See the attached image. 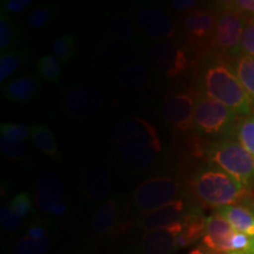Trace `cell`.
<instances>
[{
  "mask_svg": "<svg viewBox=\"0 0 254 254\" xmlns=\"http://www.w3.org/2000/svg\"><path fill=\"white\" fill-rule=\"evenodd\" d=\"M196 79L199 92L224 104L241 118L254 111V101L241 85L233 63L225 57L214 52L201 57Z\"/></svg>",
  "mask_w": 254,
  "mask_h": 254,
  "instance_id": "6da1fadb",
  "label": "cell"
},
{
  "mask_svg": "<svg viewBox=\"0 0 254 254\" xmlns=\"http://www.w3.org/2000/svg\"><path fill=\"white\" fill-rule=\"evenodd\" d=\"M112 140L120 160L134 170L154 166L164 153L157 128L138 117L119 120L112 129Z\"/></svg>",
  "mask_w": 254,
  "mask_h": 254,
  "instance_id": "7a4b0ae2",
  "label": "cell"
},
{
  "mask_svg": "<svg viewBox=\"0 0 254 254\" xmlns=\"http://www.w3.org/2000/svg\"><path fill=\"white\" fill-rule=\"evenodd\" d=\"M190 189L200 205L214 209L228 205H241L254 195L252 190L212 164L196 171L190 180Z\"/></svg>",
  "mask_w": 254,
  "mask_h": 254,
  "instance_id": "3957f363",
  "label": "cell"
},
{
  "mask_svg": "<svg viewBox=\"0 0 254 254\" xmlns=\"http://www.w3.org/2000/svg\"><path fill=\"white\" fill-rule=\"evenodd\" d=\"M208 164L214 165L252 190L254 186V158L236 138L214 140L205 148Z\"/></svg>",
  "mask_w": 254,
  "mask_h": 254,
  "instance_id": "277c9868",
  "label": "cell"
},
{
  "mask_svg": "<svg viewBox=\"0 0 254 254\" xmlns=\"http://www.w3.org/2000/svg\"><path fill=\"white\" fill-rule=\"evenodd\" d=\"M194 129L199 134L215 140L236 138L239 118L224 104L198 91L194 109Z\"/></svg>",
  "mask_w": 254,
  "mask_h": 254,
  "instance_id": "5b68a950",
  "label": "cell"
},
{
  "mask_svg": "<svg viewBox=\"0 0 254 254\" xmlns=\"http://www.w3.org/2000/svg\"><path fill=\"white\" fill-rule=\"evenodd\" d=\"M145 65L168 79H180L192 71L193 60L189 47L174 39L154 41L146 46Z\"/></svg>",
  "mask_w": 254,
  "mask_h": 254,
  "instance_id": "8992f818",
  "label": "cell"
},
{
  "mask_svg": "<svg viewBox=\"0 0 254 254\" xmlns=\"http://www.w3.org/2000/svg\"><path fill=\"white\" fill-rule=\"evenodd\" d=\"M246 21V15L234 7L231 1L218 5L217 26L212 41V52L218 53L233 63V60L241 55V36Z\"/></svg>",
  "mask_w": 254,
  "mask_h": 254,
  "instance_id": "52a82bcc",
  "label": "cell"
},
{
  "mask_svg": "<svg viewBox=\"0 0 254 254\" xmlns=\"http://www.w3.org/2000/svg\"><path fill=\"white\" fill-rule=\"evenodd\" d=\"M180 198H183L182 185L177 178L154 176L136 187L132 195V205L140 217Z\"/></svg>",
  "mask_w": 254,
  "mask_h": 254,
  "instance_id": "ba28073f",
  "label": "cell"
},
{
  "mask_svg": "<svg viewBox=\"0 0 254 254\" xmlns=\"http://www.w3.org/2000/svg\"><path fill=\"white\" fill-rule=\"evenodd\" d=\"M218 7H198L184 15L182 25L186 39V46L190 50L204 57L212 52L215 26H217Z\"/></svg>",
  "mask_w": 254,
  "mask_h": 254,
  "instance_id": "9c48e42d",
  "label": "cell"
},
{
  "mask_svg": "<svg viewBox=\"0 0 254 254\" xmlns=\"http://www.w3.org/2000/svg\"><path fill=\"white\" fill-rule=\"evenodd\" d=\"M131 18L142 36L155 41L173 39L178 23L164 6L145 4L132 9Z\"/></svg>",
  "mask_w": 254,
  "mask_h": 254,
  "instance_id": "30bf717a",
  "label": "cell"
},
{
  "mask_svg": "<svg viewBox=\"0 0 254 254\" xmlns=\"http://www.w3.org/2000/svg\"><path fill=\"white\" fill-rule=\"evenodd\" d=\"M198 91L180 90L170 94L160 107L161 118L178 132L194 129V109Z\"/></svg>",
  "mask_w": 254,
  "mask_h": 254,
  "instance_id": "8fae6325",
  "label": "cell"
},
{
  "mask_svg": "<svg viewBox=\"0 0 254 254\" xmlns=\"http://www.w3.org/2000/svg\"><path fill=\"white\" fill-rule=\"evenodd\" d=\"M105 106V98L100 91L88 86L69 88L63 98V110L69 118L88 120L99 114Z\"/></svg>",
  "mask_w": 254,
  "mask_h": 254,
  "instance_id": "7c38bea8",
  "label": "cell"
},
{
  "mask_svg": "<svg viewBox=\"0 0 254 254\" xmlns=\"http://www.w3.org/2000/svg\"><path fill=\"white\" fill-rule=\"evenodd\" d=\"M127 204L122 194H113L101 202L91 220V231L95 237L107 238L118 233L125 220Z\"/></svg>",
  "mask_w": 254,
  "mask_h": 254,
  "instance_id": "4fadbf2b",
  "label": "cell"
},
{
  "mask_svg": "<svg viewBox=\"0 0 254 254\" xmlns=\"http://www.w3.org/2000/svg\"><path fill=\"white\" fill-rule=\"evenodd\" d=\"M113 180L109 167L93 161L82 168L80 174L81 193L93 202H104L112 196Z\"/></svg>",
  "mask_w": 254,
  "mask_h": 254,
  "instance_id": "5bb4252c",
  "label": "cell"
},
{
  "mask_svg": "<svg viewBox=\"0 0 254 254\" xmlns=\"http://www.w3.org/2000/svg\"><path fill=\"white\" fill-rule=\"evenodd\" d=\"M195 205L190 204L184 198L177 199L170 204L159 207L154 211L140 215L136 220V226L145 232L160 230L184 221L186 215Z\"/></svg>",
  "mask_w": 254,
  "mask_h": 254,
  "instance_id": "9a60e30c",
  "label": "cell"
},
{
  "mask_svg": "<svg viewBox=\"0 0 254 254\" xmlns=\"http://www.w3.org/2000/svg\"><path fill=\"white\" fill-rule=\"evenodd\" d=\"M184 221L160 230L145 232L136 243L134 254H173L179 250L178 238Z\"/></svg>",
  "mask_w": 254,
  "mask_h": 254,
  "instance_id": "2e32d148",
  "label": "cell"
},
{
  "mask_svg": "<svg viewBox=\"0 0 254 254\" xmlns=\"http://www.w3.org/2000/svg\"><path fill=\"white\" fill-rule=\"evenodd\" d=\"M236 233L237 231L214 211L206 219V232L201 245L215 254H230L232 239Z\"/></svg>",
  "mask_w": 254,
  "mask_h": 254,
  "instance_id": "e0dca14e",
  "label": "cell"
},
{
  "mask_svg": "<svg viewBox=\"0 0 254 254\" xmlns=\"http://www.w3.org/2000/svg\"><path fill=\"white\" fill-rule=\"evenodd\" d=\"M138 46L122 43H107L98 51L97 62L99 67L107 73L118 74L126 66L136 62Z\"/></svg>",
  "mask_w": 254,
  "mask_h": 254,
  "instance_id": "ac0fdd59",
  "label": "cell"
},
{
  "mask_svg": "<svg viewBox=\"0 0 254 254\" xmlns=\"http://www.w3.org/2000/svg\"><path fill=\"white\" fill-rule=\"evenodd\" d=\"M64 184L57 174L45 172L40 174L34 189V202L43 213L51 214L57 204L63 201Z\"/></svg>",
  "mask_w": 254,
  "mask_h": 254,
  "instance_id": "d6986e66",
  "label": "cell"
},
{
  "mask_svg": "<svg viewBox=\"0 0 254 254\" xmlns=\"http://www.w3.org/2000/svg\"><path fill=\"white\" fill-rule=\"evenodd\" d=\"M106 33L112 41L128 45L140 46L144 44V36L138 30L131 17L123 13L110 14L107 17Z\"/></svg>",
  "mask_w": 254,
  "mask_h": 254,
  "instance_id": "ffe728a7",
  "label": "cell"
},
{
  "mask_svg": "<svg viewBox=\"0 0 254 254\" xmlns=\"http://www.w3.org/2000/svg\"><path fill=\"white\" fill-rule=\"evenodd\" d=\"M40 91V78L36 74H27L6 82L2 86V97L9 103L23 105L33 101Z\"/></svg>",
  "mask_w": 254,
  "mask_h": 254,
  "instance_id": "44dd1931",
  "label": "cell"
},
{
  "mask_svg": "<svg viewBox=\"0 0 254 254\" xmlns=\"http://www.w3.org/2000/svg\"><path fill=\"white\" fill-rule=\"evenodd\" d=\"M206 219L207 217H205L199 206L195 205L190 209V213L184 219L183 231L178 238L179 250L189 247L198 240H202L206 232Z\"/></svg>",
  "mask_w": 254,
  "mask_h": 254,
  "instance_id": "7402d4cb",
  "label": "cell"
},
{
  "mask_svg": "<svg viewBox=\"0 0 254 254\" xmlns=\"http://www.w3.org/2000/svg\"><path fill=\"white\" fill-rule=\"evenodd\" d=\"M145 64L132 63L117 74V81L120 86L127 90L146 91L152 87V77Z\"/></svg>",
  "mask_w": 254,
  "mask_h": 254,
  "instance_id": "603a6c76",
  "label": "cell"
},
{
  "mask_svg": "<svg viewBox=\"0 0 254 254\" xmlns=\"http://www.w3.org/2000/svg\"><path fill=\"white\" fill-rule=\"evenodd\" d=\"M239 233L254 237V214L244 205H228L215 209Z\"/></svg>",
  "mask_w": 254,
  "mask_h": 254,
  "instance_id": "cb8c5ba5",
  "label": "cell"
},
{
  "mask_svg": "<svg viewBox=\"0 0 254 254\" xmlns=\"http://www.w3.org/2000/svg\"><path fill=\"white\" fill-rule=\"evenodd\" d=\"M31 139L34 147L55 161H60L62 153L57 144L56 136L50 127L44 124H31Z\"/></svg>",
  "mask_w": 254,
  "mask_h": 254,
  "instance_id": "d4e9b609",
  "label": "cell"
},
{
  "mask_svg": "<svg viewBox=\"0 0 254 254\" xmlns=\"http://www.w3.org/2000/svg\"><path fill=\"white\" fill-rule=\"evenodd\" d=\"M21 46L24 45L20 28L7 12L0 8V52L4 53Z\"/></svg>",
  "mask_w": 254,
  "mask_h": 254,
  "instance_id": "484cf974",
  "label": "cell"
},
{
  "mask_svg": "<svg viewBox=\"0 0 254 254\" xmlns=\"http://www.w3.org/2000/svg\"><path fill=\"white\" fill-rule=\"evenodd\" d=\"M30 55L24 46L0 53V84L4 85L15 72L24 67L28 62Z\"/></svg>",
  "mask_w": 254,
  "mask_h": 254,
  "instance_id": "4316f807",
  "label": "cell"
},
{
  "mask_svg": "<svg viewBox=\"0 0 254 254\" xmlns=\"http://www.w3.org/2000/svg\"><path fill=\"white\" fill-rule=\"evenodd\" d=\"M233 67L246 93L254 101V58L241 53L233 60Z\"/></svg>",
  "mask_w": 254,
  "mask_h": 254,
  "instance_id": "83f0119b",
  "label": "cell"
},
{
  "mask_svg": "<svg viewBox=\"0 0 254 254\" xmlns=\"http://www.w3.org/2000/svg\"><path fill=\"white\" fill-rule=\"evenodd\" d=\"M63 74V63L53 55H46L37 62V75L49 84L58 85Z\"/></svg>",
  "mask_w": 254,
  "mask_h": 254,
  "instance_id": "f1b7e54d",
  "label": "cell"
},
{
  "mask_svg": "<svg viewBox=\"0 0 254 254\" xmlns=\"http://www.w3.org/2000/svg\"><path fill=\"white\" fill-rule=\"evenodd\" d=\"M78 38L74 33H66L53 41L52 55L56 56L60 62L67 65L74 58L77 53Z\"/></svg>",
  "mask_w": 254,
  "mask_h": 254,
  "instance_id": "f546056e",
  "label": "cell"
},
{
  "mask_svg": "<svg viewBox=\"0 0 254 254\" xmlns=\"http://www.w3.org/2000/svg\"><path fill=\"white\" fill-rule=\"evenodd\" d=\"M53 244L51 236L34 240L25 234L13 246V254H47Z\"/></svg>",
  "mask_w": 254,
  "mask_h": 254,
  "instance_id": "4dcf8cb0",
  "label": "cell"
},
{
  "mask_svg": "<svg viewBox=\"0 0 254 254\" xmlns=\"http://www.w3.org/2000/svg\"><path fill=\"white\" fill-rule=\"evenodd\" d=\"M58 13V7L55 4L38 5L33 11L28 14L27 24L33 30H43L46 27Z\"/></svg>",
  "mask_w": 254,
  "mask_h": 254,
  "instance_id": "1f68e13d",
  "label": "cell"
},
{
  "mask_svg": "<svg viewBox=\"0 0 254 254\" xmlns=\"http://www.w3.org/2000/svg\"><path fill=\"white\" fill-rule=\"evenodd\" d=\"M236 139L254 158V111L250 116L243 117L239 120Z\"/></svg>",
  "mask_w": 254,
  "mask_h": 254,
  "instance_id": "d6a6232c",
  "label": "cell"
},
{
  "mask_svg": "<svg viewBox=\"0 0 254 254\" xmlns=\"http://www.w3.org/2000/svg\"><path fill=\"white\" fill-rule=\"evenodd\" d=\"M1 136L9 139L11 141L26 144L28 139H31V128L26 125L14 123H2L0 125Z\"/></svg>",
  "mask_w": 254,
  "mask_h": 254,
  "instance_id": "836d02e7",
  "label": "cell"
},
{
  "mask_svg": "<svg viewBox=\"0 0 254 254\" xmlns=\"http://www.w3.org/2000/svg\"><path fill=\"white\" fill-rule=\"evenodd\" d=\"M0 150H1L4 157L11 161L24 160L27 154L26 144H19V142L11 141L5 136H0Z\"/></svg>",
  "mask_w": 254,
  "mask_h": 254,
  "instance_id": "e575fe53",
  "label": "cell"
},
{
  "mask_svg": "<svg viewBox=\"0 0 254 254\" xmlns=\"http://www.w3.org/2000/svg\"><path fill=\"white\" fill-rule=\"evenodd\" d=\"M9 206L20 219L26 218L33 211V201H32V196L28 192H20L14 195Z\"/></svg>",
  "mask_w": 254,
  "mask_h": 254,
  "instance_id": "d590c367",
  "label": "cell"
},
{
  "mask_svg": "<svg viewBox=\"0 0 254 254\" xmlns=\"http://www.w3.org/2000/svg\"><path fill=\"white\" fill-rule=\"evenodd\" d=\"M21 219L14 213L13 209L11 208L9 205H2L0 209V225L5 232L8 233H13L17 232L20 227Z\"/></svg>",
  "mask_w": 254,
  "mask_h": 254,
  "instance_id": "8d00e7d4",
  "label": "cell"
},
{
  "mask_svg": "<svg viewBox=\"0 0 254 254\" xmlns=\"http://www.w3.org/2000/svg\"><path fill=\"white\" fill-rule=\"evenodd\" d=\"M230 254H254V237L237 232L232 239Z\"/></svg>",
  "mask_w": 254,
  "mask_h": 254,
  "instance_id": "74e56055",
  "label": "cell"
},
{
  "mask_svg": "<svg viewBox=\"0 0 254 254\" xmlns=\"http://www.w3.org/2000/svg\"><path fill=\"white\" fill-rule=\"evenodd\" d=\"M241 53L254 58V17L247 18L241 36Z\"/></svg>",
  "mask_w": 254,
  "mask_h": 254,
  "instance_id": "f35d334b",
  "label": "cell"
},
{
  "mask_svg": "<svg viewBox=\"0 0 254 254\" xmlns=\"http://www.w3.org/2000/svg\"><path fill=\"white\" fill-rule=\"evenodd\" d=\"M32 4H33L32 0H2L0 8L4 9L8 14H18Z\"/></svg>",
  "mask_w": 254,
  "mask_h": 254,
  "instance_id": "ab89813d",
  "label": "cell"
},
{
  "mask_svg": "<svg viewBox=\"0 0 254 254\" xmlns=\"http://www.w3.org/2000/svg\"><path fill=\"white\" fill-rule=\"evenodd\" d=\"M199 2L195 0H173L171 1V7H172L177 13L185 15L189 12L198 7Z\"/></svg>",
  "mask_w": 254,
  "mask_h": 254,
  "instance_id": "60d3db41",
  "label": "cell"
},
{
  "mask_svg": "<svg viewBox=\"0 0 254 254\" xmlns=\"http://www.w3.org/2000/svg\"><path fill=\"white\" fill-rule=\"evenodd\" d=\"M26 236H28L34 240H40V239H43V238L50 236V234L47 233L46 228L43 224L36 222V224H32L31 226L27 228Z\"/></svg>",
  "mask_w": 254,
  "mask_h": 254,
  "instance_id": "b9f144b4",
  "label": "cell"
},
{
  "mask_svg": "<svg viewBox=\"0 0 254 254\" xmlns=\"http://www.w3.org/2000/svg\"><path fill=\"white\" fill-rule=\"evenodd\" d=\"M234 7H237L243 14L247 18L254 17V0H237V1H231Z\"/></svg>",
  "mask_w": 254,
  "mask_h": 254,
  "instance_id": "7bdbcfd3",
  "label": "cell"
},
{
  "mask_svg": "<svg viewBox=\"0 0 254 254\" xmlns=\"http://www.w3.org/2000/svg\"><path fill=\"white\" fill-rule=\"evenodd\" d=\"M68 209H69L68 204L63 200V201H60L59 204H57L55 206V208H53L52 212H51V215H53V217H63V215L67 213Z\"/></svg>",
  "mask_w": 254,
  "mask_h": 254,
  "instance_id": "ee69618b",
  "label": "cell"
},
{
  "mask_svg": "<svg viewBox=\"0 0 254 254\" xmlns=\"http://www.w3.org/2000/svg\"><path fill=\"white\" fill-rule=\"evenodd\" d=\"M187 254H215L214 252H212L211 250H208L207 247H205L204 245H200L194 247L193 250H190Z\"/></svg>",
  "mask_w": 254,
  "mask_h": 254,
  "instance_id": "f6af8a7d",
  "label": "cell"
},
{
  "mask_svg": "<svg viewBox=\"0 0 254 254\" xmlns=\"http://www.w3.org/2000/svg\"><path fill=\"white\" fill-rule=\"evenodd\" d=\"M241 205L246 206V207L249 208L250 211L252 212V213L254 214V195H252V196H251V198H249L247 200H245V201H244L243 204H241Z\"/></svg>",
  "mask_w": 254,
  "mask_h": 254,
  "instance_id": "bcb514c9",
  "label": "cell"
}]
</instances>
